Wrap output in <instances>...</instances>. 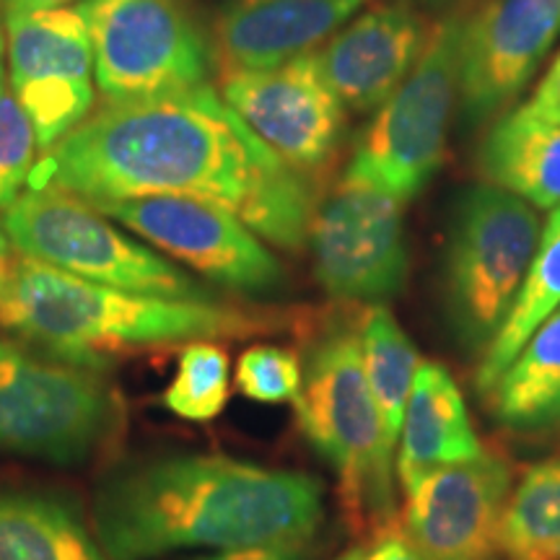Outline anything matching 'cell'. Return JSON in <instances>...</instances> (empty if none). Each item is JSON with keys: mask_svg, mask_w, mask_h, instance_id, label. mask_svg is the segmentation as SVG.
I'll list each match as a JSON object with an SVG mask.
<instances>
[{"mask_svg": "<svg viewBox=\"0 0 560 560\" xmlns=\"http://www.w3.org/2000/svg\"><path fill=\"white\" fill-rule=\"evenodd\" d=\"M431 3H436V0H431Z\"/></svg>", "mask_w": 560, "mask_h": 560, "instance_id": "obj_35", "label": "cell"}, {"mask_svg": "<svg viewBox=\"0 0 560 560\" xmlns=\"http://www.w3.org/2000/svg\"><path fill=\"white\" fill-rule=\"evenodd\" d=\"M301 359L278 346H252L236 363V387L244 397L265 405L293 402L301 392Z\"/></svg>", "mask_w": 560, "mask_h": 560, "instance_id": "obj_27", "label": "cell"}, {"mask_svg": "<svg viewBox=\"0 0 560 560\" xmlns=\"http://www.w3.org/2000/svg\"><path fill=\"white\" fill-rule=\"evenodd\" d=\"M0 221L21 257L89 283L170 299H215L206 285L130 240L75 195L30 187L3 208Z\"/></svg>", "mask_w": 560, "mask_h": 560, "instance_id": "obj_6", "label": "cell"}, {"mask_svg": "<svg viewBox=\"0 0 560 560\" xmlns=\"http://www.w3.org/2000/svg\"><path fill=\"white\" fill-rule=\"evenodd\" d=\"M560 37V0H486L465 16L459 96L470 122L514 100Z\"/></svg>", "mask_w": 560, "mask_h": 560, "instance_id": "obj_15", "label": "cell"}, {"mask_svg": "<svg viewBox=\"0 0 560 560\" xmlns=\"http://www.w3.org/2000/svg\"><path fill=\"white\" fill-rule=\"evenodd\" d=\"M402 213L395 195L346 174L314 206L306 236L322 289L355 304L395 299L408 278Z\"/></svg>", "mask_w": 560, "mask_h": 560, "instance_id": "obj_10", "label": "cell"}, {"mask_svg": "<svg viewBox=\"0 0 560 560\" xmlns=\"http://www.w3.org/2000/svg\"><path fill=\"white\" fill-rule=\"evenodd\" d=\"M322 516V486L312 475L215 454L132 462L109 472L94 495V532L107 560L310 542Z\"/></svg>", "mask_w": 560, "mask_h": 560, "instance_id": "obj_2", "label": "cell"}, {"mask_svg": "<svg viewBox=\"0 0 560 560\" xmlns=\"http://www.w3.org/2000/svg\"><path fill=\"white\" fill-rule=\"evenodd\" d=\"M488 397L503 429L560 431V310L532 335Z\"/></svg>", "mask_w": 560, "mask_h": 560, "instance_id": "obj_20", "label": "cell"}, {"mask_svg": "<svg viewBox=\"0 0 560 560\" xmlns=\"http://www.w3.org/2000/svg\"><path fill=\"white\" fill-rule=\"evenodd\" d=\"M560 310V206L552 210L548 223L542 226V240L532 265L524 276V283L516 293L506 322L490 346L482 353V361L475 376V389L482 397L493 392L509 363L520 355L527 340Z\"/></svg>", "mask_w": 560, "mask_h": 560, "instance_id": "obj_22", "label": "cell"}, {"mask_svg": "<svg viewBox=\"0 0 560 560\" xmlns=\"http://www.w3.org/2000/svg\"><path fill=\"white\" fill-rule=\"evenodd\" d=\"M374 540H376L374 548H371V552H366V558L363 560H425L416 550V545L405 537L400 524H395L392 529L382 532V535L374 537Z\"/></svg>", "mask_w": 560, "mask_h": 560, "instance_id": "obj_30", "label": "cell"}, {"mask_svg": "<svg viewBox=\"0 0 560 560\" xmlns=\"http://www.w3.org/2000/svg\"><path fill=\"white\" fill-rule=\"evenodd\" d=\"M310 550L306 542H276V545H252L240 550H221L215 556L200 560H306Z\"/></svg>", "mask_w": 560, "mask_h": 560, "instance_id": "obj_28", "label": "cell"}, {"mask_svg": "<svg viewBox=\"0 0 560 560\" xmlns=\"http://www.w3.org/2000/svg\"><path fill=\"white\" fill-rule=\"evenodd\" d=\"M482 446L465 397L441 363L420 361L400 431L397 475L405 493L429 475L472 459Z\"/></svg>", "mask_w": 560, "mask_h": 560, "instance_id": "obj_18", "label": "cell"}, {"mask_svg": "<svg viewBox=\"0 0 560 560\" xmlns=\"http://www.w3.org/2000/svg\"><path fill=\"white\" fill-rule=\"evenodd\" d=\"M221 96L301 174L325 164L346 130V107L322 79L314 52L268 70H223Z\"/></svg>", "mask_w": 560, "mask_h": 560, "instance_id": "obj_13", "label": "cell"}, {"mask_svg": "<svg viewBox=\"0 0 560 560\" xmlns=\"http://www.w3.org/2000/svg\"><path fill=\"white\" fill-rule=\"evenodd\" d=\"M509 459L482 450L408 493L400 529L425 560H493L511 495Z\"/></svg>", "mask_w": 560, "mask_h": 560, "instance_id": "obj_14", "label": "cell"}, {"mask_svg": "<svg viewBox=\"0 0 560 560\" xmlns=\"http://www.w3.org/2000/svg\"><path fill=\"white\" fill-rule=\"evenodd\" d=\"M3 55H5V16H0V73H3Z\"/></svg>", "mask_w": 560, "mask_h": 560, "instance_id": "obj_34", "label": "cell"}, {"mask_svg": "<svg viewBox=\"0 0 560 560\" xmlns=\"http://www.w3.org/2000/svg\"><path fill=\"white\" fill-rule=\"evenodd\" d=\"M429 37L431 26L408 5H376L335 32L314 58L342 107L374 112L408 79Z\"/></svg>", "mask_w": 560, "mask_h": 560, "instance_id": "obj_16", "label": "cell"}, {"mask_svg": "<svg viewBox=\"0 0 560 560\" xmlns=\"http://www.w3.org/2000/svg\"><path fill=\"white\" fill-rule=\"evenodd\" d=\"M117 418V395L100 371L42 359L0 338V457L83 465Z\"/></svg>", "mask_w": 560, "mask_h": 560, "instance_id": "obj_7", "label": "cell"}, {"mask_svg": "<svg viewBox=\"0 0 560 560\" xmlns=\"http://www.w3.org/2000/svg\"><path fill=\"white\" fill-rule=\"evenodd\" d=\"M465 16L454 13L433 26L416 68L376 109L374 122L363 132L348 177L369 182L408 202L439 172L457 109Z\"/></svg>", "mask_w": 560, "mask_h": 560, "instance_id": "obj_8", "label": "cell"}, {"mask_svg": "<svg viewBox=\"0 0 560 560\" xmlns=\"http://www.w3.org/2000/svg\"><path fill=\"white\" fill-rule=\"evenodd\" d=\"M490 185L501 187L532 208L560 206V125L527 107L514 109L490 130L480 153Z\"/></svg>", "mask_w": 560, "mask_h": 560, "instance_id": "obj_19", "label": "cell"}, {"mask_svg": "<svg viewBox=\"0 0 560 560\" xmlns=\"http://www.w3.org/2000/svg\"><path fill=\"white\" fill-rule=\"evenodd\" d=\"M26 185L81 200H206L283 249L306 242L317 206L304 174L278 159L208 83L107 102L45 151Z\"/></svg>", "mask_w": 560, "mask_h": 560, "instance_id": "obj_1", "label": "cell"}, {"mask_svg": "<svg viewBox=\"0 0 560 560\" xmlns=\"http://www.w3.org/2000/svg\"><path fill=\"white\" fill-rule=\"evenodd\" d=\"M524 107L535 112L537 117H545V120L560 125V55L552 60L548 73L537 83L535 94H532V100Z\"/></svg>", "mask_w": 560, "mask_h": 560, "instance_id": "obj_29", "label": "cell"}, {"mask_svg": "<svg viewBox=\"0 0 560 560\" xmlns=\"http://www.w3.org/2000/svg\"><path fill=\"white\" fill-rule=\"evenodd\" d=\"M0 560H107L81 514L45 493H0Z\"/></svg>", "mask_w": 560, "mask_h": 560, "instance_id": "obj_21", "label": "cell"}, {"mask_svg": "<svg viewBox=\"0 0 560 560\" xmlns=\"http://www.w3.org/2000/svg\"><path fill=\"white\" fill-rule=\"evenodd\" d=\"M73 3V0H3L5 9L39 11V9H60V5Z\"/></svg>", "mask_w": 560, "mask_h": 560, "instance_id": "obj_32", "label": "cell"}, {"mask_svg": "<svg viewBox=\"0 0 560 560\" xmlns=\"http://www.w3.org/2000/svg\"><path fill=\"white\" fill-rule=\"evenodd\" d=\"M542 240L537 210L495 185H478L454 208L444 255V299L467 353L490 346L506 322Z\"/></svg>", "mask_w": 560, "mask_h": 560, "instance_id": "obj_5", "label": "cell"}, {"mask_svg": "<svg viewBox=\"0 0 560 560\" xmlns=\"http://www.w3.org/2000/svg\"><path fill=\"white\" fill-rule=\"evenodd\" d=\"M37 149L30 117L13 96L5 73H0V208H9L30 182Z\"/></svg>", "mask_w": 560, "mask_h": 560, "instance_id": "obj_26", "label": "cell"}, {"mask_svg": "<svg viewBox=\"0 0 560 560\" xmlns=\"http://www.w3.org/2000/svg\"><path fill=\"white\" fill-rule=\"evenodd\" d=\"M9 86L42 151L60 143L96 104L94 47L79 5L5 9Z\"/></svg>", "mask_w": 560, "mask_h": 560, "instance_id": "obj_11", "label": "cell"}, {"mask_svg": "<svg viewBox=\"0 0 560 560\" xmlns=\"http://www.w3.org/2000/svg\"><path fill=\"white\" fill-rule=\"evenodd\" d=\"M86 202L229 291L270 293L283 280V268L260 236L213 202L177 195Z\"/></svg>", "mask_w": 560, "mask_h": 560, "instance_id": "obj_12", "label": "cell"}, {"mask_svg": "<svg viewBox=\"0 0 560 560\" xmlns=\"http://www.w3.org/2000/svg\"><path fill=\"white\" fill-rule=\"evenodd\" d=\"M363 558H366V550H363L361 545H359V548H350V550H346L340 558H335V560H363Z\"/></svg>", "mask_w": 560, "mask_h": 560, "instance_id": "obj_33", "label": "cell"}, {"mask_svg": "<svg viewBox=\"0 0 560 560\" xmlns=\"http://www.w3.org/2000/svg\"><path fill=\"white\" fill-rule=\"evenodd\" d=\"M0 325L52 359L102 371L109 353L172 342L247 338L265 330L252 314L215 299H170L89 283L21 257Z\"/></svg>", "mask_w": 560, "mask_h": 560, "instance_id": "obj_3", "label": "cell"}, {"mask_svg": "<svg viewBox=\"0 0 560 560\" xmlns=\"http://www.w3.org/2000/svg\"><path fill=\"white\" fill-rule=\"evenodd\" d=\"M229 402V353L213 340L187 342L174 380L164 392V408L182 420L208 423Z\"/></svg>", "mask_w": 560, "mask_h": 560, "instance_id": "obj_25", "label": "cell"}, {"mask_svg": "<svg viewBox=\"0 0 560 560\" xmlns=\"http://www.w3.org/2000/svg\"><path fill=\"white\" fill-rule=\"evenodd\" d=\"M21 262L19 249L13 247L9 231H5L3 221H0V310H3V301L9 296L13 276H16V268Z\"/></svg>", "mask_w": 560, "mask_h": 560, "instance_id": "obj_31", "label": "cell"}, {"mask_svg": "<svg viewBox=\"0 0 560 560\" xmlns=\"http://www.w3.org/2000/svg\"><path fill=\"white\" fill-rule=\"evenodd\" d=\"M499 550L506 560H560V454L532 465L511 490Z\"/></svg>", "mask_w": 560, "mask_h": 560, "instance_id": "obj_23", "label": "cell"}, {"mask_svg": "<svg viewBox=\"0 0 560 560\" xmlns=\"http://www.w3.org/2000/svg\"><path fill=\"white\" fill-rule=\"evenodd\" d=\"M361 346H363V369L374 395L376 410H380L382 429L387 433L389 444L397 446L408 408L412 382L420 366L418 350L408 335L384 306L369 310L361 322Z\"/></svg>", "mask_w": 560, "mask_h": 560, "instance_id": "obj_24", "label": "cell"}, {"mask_svg": "<svg viewBox=\"0 0 560 560\" xmlns=\"http://www.w3.org/2000/svg\"><path fill=\"white\" fill-rule=\"evenodd\" d=\"M366 0H229L215 21L226 70H268L319 50Z\"/></svg>", "mask_w": 560, "mask_h": 560, "instance_id": "obj_17", "label": "cell"}, {"mask_svg": "<svg viewBox=\"0 0 560 560\" xmlns=\"http://www.w3.org/2000/svg\"><path fill=\"white\" fill-rule=\"evenodd\" d=\"M301 371L293 400L299 429L338 475L348 527L380 537L397 524L395 446L363 369L361 327L327 325L306 348Z\"/></svg>", "mask_w": 560, "mask_h": 560, "instance_id": "obj_4", "label": "cell"}, {"mask_svg": "<svg viewBox=\"0 0 560 560\" xmlns=\"http://www.w3.org/2000/svg\"><path fill=\"white\" fill-rule=\"evenodd\" d=\"M94 81L107 102H136L202 86L208 47L179 0H81Z\"/></svg>", "mask_w": 560, "mask_h": 560, "instance_id": "obj_9", "label": "cell"}]
</instances>
